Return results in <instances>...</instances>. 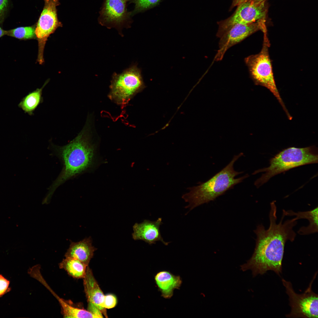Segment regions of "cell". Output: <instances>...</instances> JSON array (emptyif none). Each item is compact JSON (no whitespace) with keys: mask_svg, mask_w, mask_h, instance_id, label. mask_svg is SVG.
I'll return each mask as SVG.
<instances>
[{"mask_svg":"<svg viewBox=\"0 0 318 318\" xmlns=\"http://www.w3.org/2000/svg\"><path fill=\"white\" fill-rule=\"evenodd\" d=\"M270 226L266 230L262 224L258 225L254 232L256 236V246L251 258L241 266L245 271L250 269L253 277L272 270L280 276L286 242L294 241L296 233L293 229L297 224L295 218L282 223L285 216L283 213L281 221L276 223V207L274 201L270 203Z\"/></svg>","mask_w":318,"mask_h":318,"instance_id":"cell-1","label":"cell"},{"mask_svg":"<svg viewBox=\"0 0 318 318\" xmlns=\"http://www.w3.org/2000/svg\"><path fill=\"white\" fill-rule=\"evenodd\" d=\"M90 127H84L72 140L63 146H52L55 154L61 160L62 170L48 188L44 200L48 201L56 190L67 180L87 170L93 163L95 146Z\"/></svg>","mask_w":318,"mask_h":318,"instance_id":"cell-2","label":"cell"},{"mask_svg":"<svg viewBox=\"0 0 318 318\" xmlns=\"http://www.w3.org/2000/svg\"><path fill=\"white\" fill-rule=\"evenodd\" d=\"M243 154L241 153L234 155L226 166L207 181L188 188L189 191L182 196L185 201L188 203L185 208L190 211L213 201L248 177L249 175L247 174L235 178L243 173L236 171L233 167L235 163Z\"/></svg>","mask_w":318,"mask_h":318,"instance_id":"cell-3","label":"cell"},{"mask_svg":"<svg viewBox=\"0 0 318 318\" xmlns=\"http://www.w3.org/2000/svg\"><path fill=\"white\" fill-rule=\"evenodd\" d=\"M317 148L315 146L303 148L289 147L280 152L270 160L269 166L255 171L256 174L264 172L254 182L257 188L271 178L291 169L308 164L317 163Z\"/></svg>","mask_w":318,"mask_h":318,"instance_id":"cell-4","label":"cell"},{"mask_svg":"<svg viewBox=\"0 0 318 318\" xmlns=\"http://www.w3.org/2000/svg\"><path fill=\"white\" fill-rule=\"evenodd\" d=\"M270 45L267 33H264L263 46L260 52L247 57L245 62L255 85L264 87L269 90L276 98L289 117L290 115L281 98L275 81L269 54Z\"/></svg>","mask_w":318,"mask_h":318,"instance_id":"cell-5","label":"cell"},{"mask_svg":"<svg viewBox=\"0 0 318 318\" xmlns=\"http://www.w3.org/2000/svg\"><path fill=\"white\" fill-rule=\"evenodd\" d=\"M145 87L140 70L133 65L120 73L113 74L109 97L118 105H125Z\"/></svg>","mask_w":318,"mask_h":318,"instance_id":"cell-6","label":"cell"},{"mask_svg":"<svg viewBox=\"0 0 318 318\" xmlns=\"http://www.w3.org/2000/svg\"><path fill=\"white\" fill-rule=\"evenodd\" d=\"M268 10L266 1L256 3L247 0L238 6L233 14L218 23L217 36L219 38L231 27L237 24H246L259 21H266Z\"/></svg>","mask_w":318,"mask_h":318,"instance_id":"cell-7","label":"cell"},{"mask_svg":"<svg viewBox=\"0 0 318 318\" xmlns=\"http://www.w3.org/2000/svg\"><path fill=\"white\" fill-rule=\"evenodd\" d=\"M315 275L309 287L304 293L298 294L295 292L289 281L282 279L286 293L289 297V305L291 307L290 313L286 315L287 317L317 318L318 296L312 290V285Z\"/></svg>","mask_w":318,"mask_h":318,"instance_id":"cell-8","label":"cell"},{"mask_svg":"<svg viewBox=\"0 0 318 318\" xmlns=\"http://www.w3.org/2000/svg\"><path fill=\"white\" fill-rule=\"evenodd\" d=\"M43 10L35 28V33L38 42V51L37 61L41 64L44 61V48L49 35L53 33L62 24L58 19L57 6L59 4V0H44Z\"/></svg>","mask_w":318,"mask_h":318,"instance_id":"cell-9","label":"cell"},{"mask_svg":"<svg viewBox=\"0 0 318 318\" xmlns=\"http://www.w3.org/2000/svg\"><path fill=\"white\" fill-rule=\"evenodd\" d=\"M265 22L259 21L248 24H236L231 27L220 38L219 49L214 60H221L228 49L257 31L267 32Z\"/></svg>","mask_w":318,"mask_h":318,"instance_id":"cell-10","label":"cell"},{"mask_svg":"<svg viewBox=\"0 0 318 318\" xmlns=\"http://www.w3.org/2000/svg\"><path fill=\"white\" fill-rule=\"evenodd\" d=\"M162 223L161 218L154 221L145 220L140 223H136L133 226L132 238L135 240L143 241L150 245L160 241L167 246L170 242L164 241L160 232V227Z\"/></svg>","mask_w":318,"mask_h":318,"instance_id":"cell-11","label":"cell"},{"mask_svg":"<svg viewBox=\"0 0 318 318\" xmlns=\"http://www.w3.org/2000/svg\"><path fill=\"white\" fill-rule=\"evenodd\" d=\"M127 0H106L102 10L101 24L116 25L122 22L127 15Z\"/></svg>","mask_w":318,"mask_h":318,"instance_id":"cell-12","label":"cell"},{"mask_svg":"<svg viewBox=\"0 0 318 318\" xmlns=\"http://www.w3.org/2000/svg\"><path fill=\"white\" fill-rule=\"evenodd\" d=\"M84 279L85 291L88 302L95 305L107 317L106 309L102 306L105 296L95 279L92 271L88 266Z\"/></svg>","mask_w":318,"mask_h":318,"instance_id":"cell-13","label":"cell"},{"mask_svg":"<svg viewBox=\"0 0 318 318\" xmlns=\"http://www.w3.org/2000/svg\"><path fill=\"white\" fill-rule=\"evenodd\" d=\"M155 281L161 296L166 299L170 298L175 289L180 287L182 280L179 276L174 275L170 271H162L157 273Z\"/></svg>","mask_w":318,"mask_h":318,"instance_id":"cell-14","label":"cell"},{"mask_svg":"<svg viewBox=\"0 0 318 318\" xmlns=\"http://www.w3.org/2000/svg\"><path fill=\"white\" fill-rule=\"evenodd\" d=\"M96 249L92 246V238L89 237L77 242H72L65 256L78 260L88 266Z\"/></svg>","mask_w":318,"mask_h":318,"instance_id":"cell-15","label":"cell"},{"mask_svg":"<svg viewBox=\"0 0 318 318\" xmlns=\"http://www.w3.org/2000/svg\"><path fill=\"white\" fill-rule=\"evenodd\" d=\"M318 207L312 210L304 212H295L292 210H283V213L285 216H293L297 220L301 219H306L309 222V224L307 227H301L298 231L299 234L305 235L318 232Z\"/></svg>","mask_w":318,"mask_h":318,"instance_id":"cell-16","label":"cell"},{"mask_svg":"<svg viewBox=\"0 0 318 318\" xmlns=\"http://www.w3.org/2000/svg\"><path fill=\"white\" fill-rule=\"evenodd\" d=\"M48 82L47 81L41 88L30 92L22 99L18 106L25 113L31 115L33 114L34 112L42 101V90Z\"/></svg>","mask_w":318,"mask_h":318,"instance_id":"cell-17","label":"cell"},{"mask_svg":"<svg viewBox=\"0 0 318 318\" xmlns=\"http://www.w3.org/2000/svg\"><path fill=\"white\" fill-rule=\"evenodd\" d=\"M59 266L73 277L80 279L85 277L88 266L75 259L65 257L59 264Z\"/></svg>","mask_w":318,"mask_h":318,"instance_id":"cell-18","label":"cell"},{"mask_svg":"<svg viewBox=\"0 0 318 318\" xmlns=\"http://www.w3.org/2000/svg\"><path fill=\"white\" fill-rule=\"evenodd\" d=\"M45 286L50 291L59 302L64 317L90 318L92 314L88 310L79 309L68 304L55 293L47 284Z\"/></svg>","mask_w":318,"mask_h":318,"instance_id":"cell-19","label":"cell"},{"mask_svg":"<svg viewBox=\"0 0 318 318\" xmlns=\"http://www.w3.org/2000/svg\"><path fill=\"white\" fill-rule=\"evenodd\" d=\"M35 29L33 26L20 27L6 31V35L21 40H27L36 38Z\"/></svg>","mask_w":318,"mask_h":318,"instance_id":"cell-20","label":"cell"},{"mask_svg":"<svg viewBox=\"0 0 318 318\" xmlns=\"http://www.w3.org/2000/svg\"><path fill=\"white\" fill-rule=\"evenodd\" d=\"M135 4V11H141L156 4L160 0H133Z\"/></svg>","mask_w":318,"mask_h":318,"instance_id":"cell-21","label":"cell"},{"mask_svg":"<svg viewBox=\"0 0 318 318\" xmlns=\"http://www.w3.org/2000/svg\"><path fill=\"white\" fill-rule=\"evenodd\" d=\"M10 281L0 274V298L10 292L11 288L9 287Z\"/></svg>","mask_w":318,"mask_h":318,"instance_id":"cell-22","label":"cell"},{"mask_svg":"<svg viewBox=\"0 0 318 318\" xmlns=\"http://www.w3.org/2000/svg\"><path fill=\"white\" fill-rule=\"evenodd\" d=\"M117 303V299L115 296L109 294L105 296L104 299L102 307L105 309H111L114 307Z\"/></svg>","mask_w":318,"mask_h":318,"instance_id":"cell-23","label":"cell"},{"mask_svg":"<svg viewBox=\"0 0 318 318\" xmlns=\"http://www.w3.org/2000/svg\"><path fill=\"white\" fill-rule=\"evenodd\" d=\"M88 311L98 318L103 317L102 313L100 310L95 305L90 302H88Z\"/></svg>","mask_w":318,"mask_h":318,"instance_id":"cell-24","label":"cell"},{"mask_svg":"<svg viewBox=\"0 0 318 318\" xmlns=\"http://www.w3.org/2000/svg\"><path fill=\"white\" fill-rule=\"evenodd\" d=\"M8 0H0V24L4 19L6 10Z\"/></svg>","mask_w":318,"mask_h":318,"instance_id":"cell-25","label":"cell"},{"mask_svg":"<svg viewBox=\"0 0 318 318\" xmlns=\"http://www.w3.org/2000/svg\"><path fill=\"white\" fill-rule=\"evenodd\" d=\"M247 0H233L230 9H232L235 6H237L240 4L245 2Z\"/></svg>","mask_w":318,"mask_h":318,"instance_id":"cell-26","label":"cell"},{"mask_svg":"<svg viewBox=\"0 0 318 318\" xmlns=\"http://www.w3.org/2000/svg\"><path fill=\"white\" fill-rule=\"evenodd\" d=\"M6 31L3 30L0 26V38L6 35Z\"/></svg>","mask_w":318,"mask_h":318,"instance_id":"cell-27","label":"cell"},{"mask_svg":"<svg viewBox=\"0 0 318 318\" xmlns=\"http://www.w3.org/2000/svg\"><path fill=\"white\" fill-rule=\"evenodd\" d=\"M255 2L259 3L266 1V0H249Z\"/></svg>","mask_w":318,"mask_h":318,"instance_id":"cell-28","label":"cell"},{"mask_svg":"<svg viewBox=\"0 0 318 318\" xmlns=\"http://www.w3.org/2000/svg\"><path fill=\"white\" fill-rule=\"evenodd\" d=\"M37 265L38 266V265ZM37 265H36V266H37ZM29 270H28V271H29Z\"/></svg>","mask_w":318,"mask_h":318,"instance_id":"cell-29","label":"cell"}]
</instances>
